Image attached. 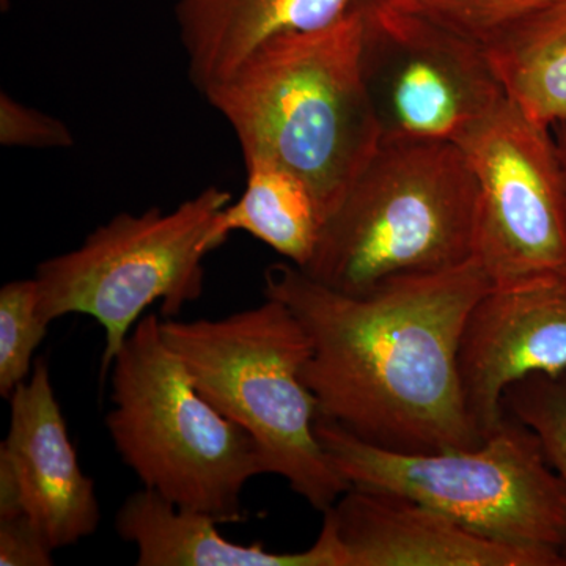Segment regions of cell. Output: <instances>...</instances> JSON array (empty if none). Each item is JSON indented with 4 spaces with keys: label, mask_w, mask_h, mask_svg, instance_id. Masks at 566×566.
<instances>
[{
    "label": "cell",
    "mask_w": 566,
    "mask_h": 566,
    "mask_svg": "<svg viewBox=\"0 0 566 566\" xmlns=\"http://www.w3.org/2000/svg\"><path fill=\"white\" fill-rule=\"evenodd\" d=\"M491 282L476 260L395 279L354 296L290 262L264 273L311 340L304 381L319 416L379 449L436 453L485 439L465 409L458 349L465 319Z\"/></svg>",
    "instance_id": "1"
},
{
    "label": "cell",
    "mask_w": 566,
    "mask_h": 566,
    "mask_svg": "<svg viewBox=\"0 0 566 566\" xmlns=\"http://www.w3.org/2000/svg\"><path fill=\"white\" fill-rule=\"evenodd\" d=\"M9 3V0H2V6L6 7Z\"/></svg>",
    "instance_id": "23"
},
{
    "label": "cell",
    "mask_w": 566,
    "mask_h": 566,
    "mask_svg": "<svg viewBox=\"0 0 566 566\" xmlns=\"http://www.w3.org/2000/svg\"><path fill=\"white\" fill-rule=\"evenodd\" d=\"M52 553L46 536L25 513L0 517V565L50 566Z\"/></svg>",
    "instance_id": "21"
},
{
    "label": "cell",
    "mask_w": 566,
    "mask_h": 566,
    "mask_svg": "<svg viewBox=\"0 0 566 566\" xmlns=\"http://www.w3.org/2000/svg\"><path fill=\"white\" fill-rule=\"evenodd\" d=\"M476 219L479 189L455 142L382 139L300 270L363 296L395 279L474 260Z\"/></svg>",
    "instance_id": "3"
},
{
    "label": "cell",
    "mask_w": 566,
    "mask_h": 566,
    "mask_svg": "<svg viewBox=\"0 0 566 566\" xmlns=\"http://www.w3.org/2000/svg\"><path fill=\"white\" fill-rule=\"evenodd\" d=\"M315 431L349 486L401 495L488 538L562 556L566 488L515 417L480 446L436 453L379 449L319 415Z\"/></svg>",
    "instance_id": "6"
},
{
    "label": "cell",
    "mask_w": 566,
    "mask_h": 566,
    "mask_svg": "<svg viewBox=\"0 0 566 566\" xmlns=\"http://www.w3.org/2000/svg\"><path fill=\"white\" fill-rule=\"evenodd\" d=\"M0 144L7 148L63 150L74 145L69 126L35 107L0 93Z\"/></svg>",
    "instance_id": "20"
},
{
    "label": "cell",
    "mask_w": 566,
    "mask_h": 566,
    "mask_svg": "<svg viewBox=\"0 0 566 566\" xmlns=\"http://www.w3.org/2000/svg\"><path fill=\"white\" fill-rule=\"evenodd\" d=\"M357 7L364 80L382 139L457 144L506 98L482 44L390 0Z\"/></svg>",
    "instance_id": "8"
},
{
    "label": "cell",
    "mask_w": 566,
    "mask_h": 566,
    "mask_svg": "<svg viewBox=\"0 0 566 566\" xmlns=\"http://www.w3.org/2000/svg\"><path fill=\"white\" fill-rule=\"evenodd\" d=\"M50 323L39 312L35 279L6 283L0 290V395L9 398L31 375L33 354Z\"/></svg>",
    "instance_id": "17"
},
{
    "label": "cell",
    "mask_w": 566,
    "mask_h": 566,
    "mask_svg": "<svg viewBox=\"0 0 566 566\" xmlns=\"http://www.w3.org/2000/svg\"><path fill=\"white\" fill-rule=\"evenodd\" d=\"M245 164V188L216 218L212 240L218 248L233 232H245L297 268L314 256L323 214L311 188L300 177L274 163Z\"/></svg>",
    "instance_id": "15"
},
{
    "label": "cell",
    "mask_w": 566,
    "mask_h": 566,
    "mask_svg": "<svg viewBox=\"0 0 566 566\" xmlns=\"http://www.w3.org/2000/svg\"><path fill=\"white\" fill-rule=\"evenodd\" d=\"M359 0H175L189 77L200 93L229 77L266 41L342 20Z\"/></svg>",
    "instance_id": "14"
},
{
    "label": "cell",
    "mask_w": 566,
    "mask_h": 566,
    "mask_svg": "<svg viewBox=\"0 0 566 566\" xmlns=\"http://www.w3.org/2000/svg\"><path fill=\"white\" fill-rule=\"evenodd\" d=\"M506 98L535 122H566V0H554L486 44Z\"/></svg>",
    "instance_id": "16"
},
{
    "label": "cell",
    "mask_w": 566,
    "mask_h": 566,
    "mask_svg": "<svg viewBox=\"0 0 566 566\" xmlns=\"http://www.w3.org/2000/svg\"><path fill=\"white\" fill-rule=\"evenodd\" d=\"M323 517L348 566H566L560 554L488 538L401 495L349 488Z\"/></svg>",
    "instance_id": "12"
},
{
    "label": "cell",
    "mask_w": 566,
    "mask_h": 566,
    "mask_svg": "<svg viewBox=\"0 0 566 566\" xmlns=\"http://www.w3.org/2000/svg\"><path fill=\"white\" fill-rule=\"evenodd\" d=\"M111 405L107 431L144 488L219 524L245 521L241 497L264 474L262 457L193 385L158 316H142L115 356Z\"/></svg>",
    "instance_id": "5"
},
{
    "label": "cell",
    "mask_w": 566,
    "mask_h": 566,
    "mask_svg": "<svg viewBox=\"0 0 566 566\" xmlns=\"http://www.w3.org/2000/svg\"><path fill=\"white\" fill-rule=\"evenodd\" d=\"M232 202L227 191L210 186L164 212H120L98 227L73 251L39 264L35 273L39 312L46 323L71 314L102 324V375L145 311L161 301L167 318L203 293V260L218 245L212 226Z\"/></svg>",
    "instance_id": "7"
},
{
    "label": "cell",
    "mask_w": 566,
    "mask_h": 566,
    "mask_svg": "<svg viewBox=\"0 0 566 566\" xmlns=\"http://www.w3.org/2000/svg\"><path fill=\"white\" fill-rule=\"evenodd\" d=\"M161 333L200 394L251 436L264 474L322 513L352 488L316 436L318 401L304 381L311 340L285 304L266 297L226 318H169Z\"/></svg>",
    "instance_id": "4"
},
{
    "label": "cell",
    "mask_w": 566,
    "mask_h": 566,
    "mask_svg": "<svg viewBox=\"0 0 566 566\" xmlns=\"http://www.w3.org/2000/svg\"><path fill=\"white\" fill-rule=\"evenodd\" d=\"M483 48L554 0H390Z\"/></svg>",
    "instance_id": "19"
},
{
    "label": "cell",
    "mask_w": 566,
    "mask_h": 566,
    "mask_svg": "<svg viewBox=\"0 0 566 566\" xmlns=\"http://www.w3.org/2000/svg\"><path fill=\"white\" fill-rule=\"evenodd\" d=\"M10 428L0 460L13 469L24 513L52 549L95 534L102 520L95 482L82 471L43 359L10 397Z\"/></svg>",
    "instance_id": "11"
},
{
    "label": "cell",
    "mask_w": 566,
    "mask_h": 566,
    "mask_svg": "<svg viewBox=\"0 0 566 566\" xmlns=\"http://www.w3.org/2000/svg\"><path fill=\"white\" fill-rule=\"evenodd\" d=\"M504 408L534 431L566 488V368L520 379L506 389ZM562 556L566 562V543Z\"/></svg>",
    "instance_id": "18"
},
{
    "label": "cell",
    "mask_w": 566,
    "mask_h": 566,
    "mask_svg": "<svg viewBox=\"0 0 566 566\" xmlns=\"http://www.w3.org/2000/svg\"><path fill=\"white\" fill-rule=\"evenodd\" d=\"M218 526L214 517L180 509L147 488L129 495L115 515L117 534L136 545L139 566H348L324 517L318 538L301 553L229 542Z\"/></svg>",
    "instance_id": "13"
},
{
    "label": "cell",
    "mask_w": 566,
    "mask_h": 566,
    "mask_svg": "<svg viewBox=\"0 0 566 566\" xmlns=\"http://www.w3.org/2000/svg\"><path fill=\"white\" fill-rule=\"evenodd\" d=\"M554 139H556L558 155H560L562 166H564L566 180V122L557 123L553 128Z\"/></svg>",
    "instance_id": "22"
},
{
    "label": "cell",
    "mask_w": 566,
    "mask_h": 566,
    "mask_svg": "<svg viewBox=\"0 0 566 566\" xmlns=\"http://www.w3.org/2000/svg\"><path fill=\"white\" fill-rule=\"evenodd\" d=\"M363 17L266 41L203 93L237 136L244 163L300 177L323 221L374 158L381 128L363 71Z\"/></svg>",
    "instance_id": "2"
},
{
    "label": "cell",
    "mask_w": 566,
    "mask_h": 566,
    "mask_svg": "<svg viewBox=\"0 0 566 566\" xmlns=\"http://www.w3.org/2000/svg\"><path fill=\"white\" fill-rule=\"evenodd\" d=\"M457 145L479 189L475 260L491 286L566 268V180L553 129L505 98Z\"/></svg>",
    "instance_id": "9"
},
{
    "label": "cell",
    "mask_w": 566,
    "mask_h": 566,
    "mask_svg": "<svg viewBox=\"0 0 566 566\" xmlns=\"http://www.w3.org/2000/svg\"><path fill=\"white\" fill-rule=\"evenodd\" d=\"M566 368V268L490 286L465 319L458 374L483 439L504 423V395L531 375Z\"/></svg>",
    "instance_id": "10"
}]
</instances>
